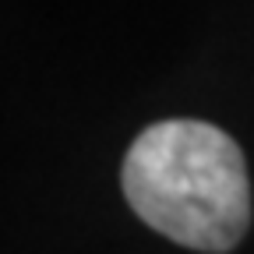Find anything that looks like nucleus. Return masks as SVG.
Listing matches in <instances>:
<instances>
[{
	"instance_id": "obj_1",
	"label": "nucleus",
	"mask_w": 254,
	"mask_h": 254,
	"mask_svg": "<svg viewBox=\"0 0 254 254\" xmlns=\"http://www.w3.org/2000/svg\"><path fill=\"white\" fill-rule=\"evenodd\" d=\"M124 198L166 240L226 254L251 226V184L240 145L205 120H159L131 141Z\"/></svg>"
}]
</instances>
